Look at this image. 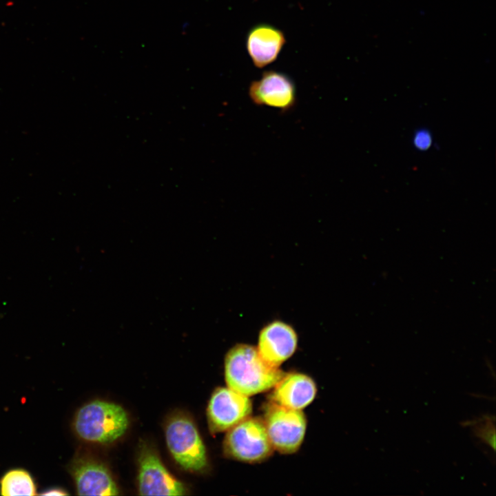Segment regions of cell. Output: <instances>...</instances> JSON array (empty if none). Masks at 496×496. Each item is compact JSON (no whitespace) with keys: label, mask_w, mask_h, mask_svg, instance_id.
<instances>
[{"label":"cell","mask_w":496,"mask_h":496,"mask_svg":"<svg viewBox=\"0 0 496 496\" xmlns=\"http://www.w3.org/2000/svg\"><path fill=\"white\" fill-rule=\"evenodd\" d=\"M223 447L227 456L251 463L265 459L273 451L264 421L249 417L228 430Z\"/></svg>","instance_id":"277c9868"},{"label":"cell","mask_w":496,"mask_h":496,"mask_svg":"<svg viewBox=\"0 0 496 496\" xmlns=\"http://www.w3.org/2000/svg\"><path fill=\"white\" fill-rule=\"evenodd\" d=\"M286 43L284 33L278 28L267 23H260L252 27L246 38L248 54L258 68H262L278 57Z\"/></svg>","instance_id":"8fae6325"},{"label":"cell","mask_w":496,"mask_h":496,"mask_svg":"<svg viewBox=\"0 0 496 496\" xmlns=\"http://www.w3.org/2000/svg\"><path fill=\"white\" fill-rule=\"evenodd\" d=\"M0 494L5 496L36 495L37 486L31 474L23 468L8 471L0 479Z\"/></svg>","instance_id":"4fadbf2b"},{"label":"cell","mask_w":496,"mask_h":496,"mask_svg":"<svg viewBox=\"0 0 496 496\" xmlns=\"http://www.w3.org/2000/svg\"><path fill=\"white\" fill-rule=\"evenodd\" d=\"M41 495H68L67 491L61 488H51L43 490Z\"/></svg>","instance_id":"2e32d148"},{"label":"cell","mask_w":496,"mask_h":496,"mask_svg":"<svg viewBox=\"0 0 496 496\" xmlns=\"http://www.w3.org/2000/svg\"><path fill=\"white\" fill-rule=\"evenodd\" d=\"M432 136L429 131L425 129L417 130L413 138V145L420 151L429 149L432 145Z\"/></svg>","instance_id":"9a60e30c"},{"label":"cell","mask_w":496,"mask_h":496,"mask_svg":"<svg viewBox=\"0 0 496 496\" xmlns=\"http://www.w3.org/2000/svg\"><path fill=\"white\" fill-rule=\"evenodd\" d=\"M248 92L255 105L282 111L290 110L296 103L293 81L286 74L275 70L265 71L259 79L251 83Z\"/></svg>","instance_id":"ba28073f"},{"label":"cell","mask_w":496,"mask_h":496,"mask_svg":"<svg viewBox=\"0 0 496 496\" xmlns=\"http://www.w3.org/2000/svg\"><path fill=\"white\" fill-rule=\"evenodd\" d=\"M298 337L289 324L274 320L265 325L260 331L257 350L268 364L279 367L295 352Z\"/></svg>","instance_id":"30bf717a"},{"label":"cell","mask_w":496,"mask_h":496,"mask_svg":"<svg viewBox=\"0 0 496 496\" xmlns=\"http://www.w3.org/2000/svg\"><path fill=\"white\" fill-rule=\"evenodd\" d=\"M127 426V415L121 406L101 400L81 406L73 421L77 436L93 443L112 442L125 433Z\"/></svg>","instance_id":"7a4b0ae2"},{"label":"cell","mask_w":496,"mask_h":496,"mask_svg":"<svg viewBox=\"0 0 496 496\" xmlns=\"http://www.w3.org/2000/svg\"><path fill=\"white\" fill-rule=\"evenodd\" d=\"M68 470L79 495H118V488L106 466L92 458L76 456Z\"/></svg>","instance_id":"9c48e42d"},{"label":"cell","mask_w":496,"mask_h":496,"mask_svg":"<svg viewBox=\"0 0 496 496\" xmlns=\"http://www.w3.org/2000/svg\"><path fill=\"white\" fill-rule=\"evenodd\" d=\"M165 437L172 457L183 468L198 471L206 467L205 446L194 424L186 415L176 414L169 419Z\"/></svg>","instance_id":"3957f363"},{"label":"cell","mask_w":496,"mask_h":496,"mask_svg":"<svg viewBox=\"0 0 496 496\" xmlns=\"http://www.w3.org/2000/svg\"><path fill=\"white\" fill-rule=\"evenodd\" d=\"M285 375L279 367L265 362L257 349L249 344H236L225 357L227 387L248 397L271 389Z\"/></svg>","instance_id":"6da1fadb"},{"label":"cell","mask_w":496,"mask_h":496,"mask_svg":"<svg viewBox=\"0 0 496 496\" xmlns=\"http://www.w3.org/2000/svg\"><path fill=\"white\" fill-rule=\"evenodd\" d=\"M474 435L493 451L495 450V417L484 415L471 424Z\"/></svg>","instance_id":"5bb4252c"},{"label":"cell","mask_w":496,"mask_h":496,"mask_svg":"<svg viewBox=\"0 0 496 496\" xmlns=\"http://www.w3.org/2000/svg\"><path fill=\"white\" fill-rule=\"evenodd\" d=\"M273 387V403L298 410L307 406L315 398L317 391L313 380L299 373L285 374Z\"/></svg>","instance_id":"7c38bea8"},{"label":"cell","mask_w":496,"mask_h":496,"mask_svg":"<svg viewBox=\"0 0 496 496\" xmlns=\"http://www.w3.org/2000/svg\"><path fill=\"white\" fill-rule=\"evenodd\" d=\"M252 411L251 400L229 387L218 388L210 399L207 416L211 431H228L248 417Z\"/></svg>","instance_id":"52a82bcc"},{"label":"cell","mask_w":496,"mask_h":496,"mask_svg":"<svg viewBox=\"0 0 496 496\" xmlns=\"http://www.w3.org/2000/svg\"><path fill=\"white\" fill-rule=\"evenodd\" d=\"M264 423L271 443L281 453L296 452L306 431V417L301 410L271 403L267 409Z\"/></svg>","instance_id":"5b68a950"},{"label":"cell","mask_w":496,"mask_h":496,"mask_svg":"<svg viewBox=\"0 0 496 496\" xmlns=\"http://www.w3.org/2000/svg\"><path fill=\"white\" fill-rule=\"evenodd\" d=\"M138 490L141 495H183L184 485L167 471L157 454L143 444L138 456Z\"/></svg>","instance_id":"8992f818"}]
</instances>
